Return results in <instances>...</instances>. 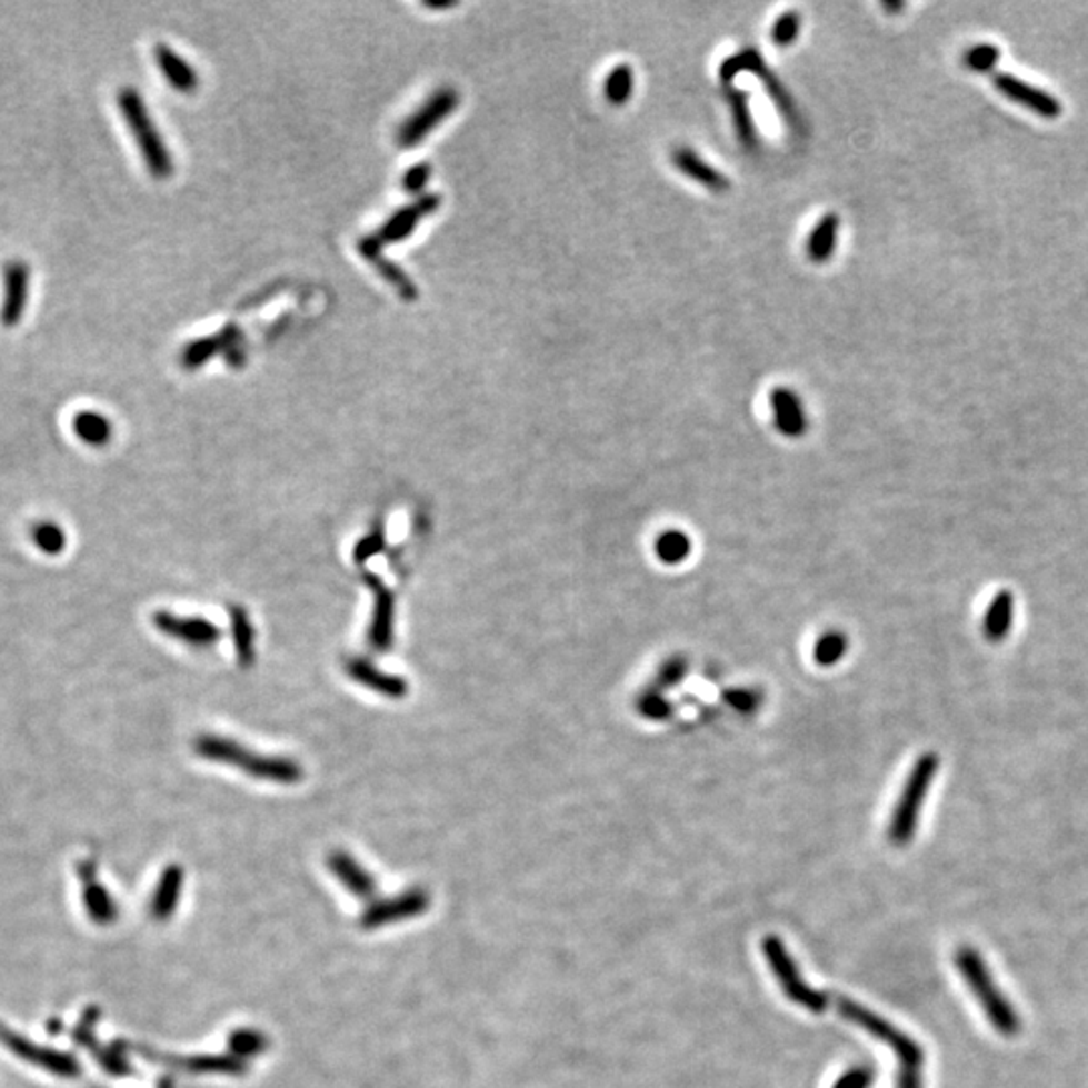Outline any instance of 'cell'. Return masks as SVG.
Instances as JSON below:
<instances>
[{
  "mask_svg": "<svg viewBox=\"0 0 1088 1088\" xmlns=\"http://www.w3.org/2000/svg\"><path fill=\"white\" fill-rule=\"evenodd\" d=\"M895 1088H924V1080H921V1068L899 1067L897 1080H895Z\"/></svg>",
  "mask_w": 1088,
  "mask_h": 1088,
  "instance_id": "43",
  "label": "cell"
},
{
  "mask_svg": "<svg viewBox=\"0 0 1088 1088\" xmlns=\"http://www.w3.org/2000/svg\"><path fill=\"white\" fill-rule=\"evenodd\" d=\"M605 98L613 106H626L633 93V71L629 66L615 67L605 81Z\"/></svg>",
  "mask_w": 1088,
  "mask_h": 1088,
  "instance_id": "32",
  "label": "cell"
},
{
  "mask_svg": "<svg viewBox=\"0 0 1088 1088\" xmlns=\"http://www.w3.org/2000/svg\"><path fill=\"white\" fill-rule=\"evenodd\" d=\"M994 86L1002 93L1004 98L1016 101L1024 108L1032 109L1036 116H1040V118L1056 119L1062 113V106L1058 99L1052 98L1050 93H1046L1038 87L1026 83L1018 77L998 73V76H994Z\"/></svg>",
  "mask_w": 1088,
  "mask_h": 1088,
  "instance_id": "15",
  "label": "cell"
},
{
  "mask_svg": "<svg viewBox=\"0 0 1088 1088\" xmlns=\"http://www.w3.org/2000/svg\"><path fill=\"white\" fill-rule=\"evenodd\" d=\"M1014 619V597L1010 591H1000L994 597L988 613L984 617V633L990 641H1002L1010 633Z\"/></svg>",
  "mask_w": 1088,
  "mask_h": 1088,
  "instance_id": "24",
  "label": "cell"
},
{
  "mask_svg": "<svg viewBox=\"0 0 1088 1088\" xmlns=\"http://www.w3.org/2000/svg\"><path fill=\"white\" fill-rule=\"evenodd\" d=\"M180 885H182L180 867H168L162 881L158 885V891L153 895L151 916L156 919H163V917L172 914L176 901H178V895H180Z\"/></svg>",
  "mask_w": 1088,
  "mask_h": 1088,
  "instance_id": "28",
  "label": "cell"
},
{
  "mask_svg": "<svg viewBox=\"0 0 1088 1088\" xmlns=\"http://www.w3.org/2000/svg\"><path fill=\"white\" fill-rule=\"evenodd\" d=\"M442 204V198L438 194H421L413 204L403 206L396 214L389 216L386 224L379 228L378 232L361 238L357 242V250L361 257L371 252H383L388 244H398L401 240L411 237L416 228L423 218L433 214Z\"/></svg>",
  "mask_w": 1088,
  "mask_h": 1088,
  "instance_id": "7",
  "label": "cell"
},
{
  "mask_svg": "<svg viewBox=\"0 0 1088 1088\" xmlns=\"http://www.w3.org/2000/svg\"><path fill=\"white\" fill-rule=\"evenodd\" d=\"M363 259L373 264V269L378 270L379 277L388 282V285H391V289L398 292L403 301H416L418 299L420 292H418L416 282L411 281L410 277L403 270L399 269L396 262L386 259L383 252H371V254H366Z\"/></svg>",
  "mask_w": 1088,
  "mask_h": 1088,
  "instance_id": "27",
  "label": "cell"
},
{
  "mask_svg": "<svg viewBox=\"0 0 1088 1088\" xmlns=\"http://www.w3.org/2000/svg\"><path fill=\"white\" fill-rule=\"evenodd\" d=\"M329 867H331V871L341 879V884L346 885L349 891H353L359 897H369V895L373 894V881H371V877L349 855H346V852H333L329 857Z\"/></svg>",
  "mask_w": 1088,
  "mask_h": 1088,
  "instance_id": "25",
  "label": "cell"
},
{
  "mask_svg": "<svg viewBox=\"0 0 1088 1088\" xmlns=\"http://www.w3.org/2000/svg\"><path fill=\"white\" fill-rule=\"evenodd\" d=\"M458 103H460V96L452 87H442L436 93H431L430 99L411 118L401 123L398 131L399 148L403 150L416 148L421 140L430 136L433 128L442 123L443 119L452 116Z\"/></svg>",
  "mask_w": 1088,
  "mask_h": 1088,
  "instance_id": "8",
  "label": "cell"
},
{
  "mask_svg": "<svg viewBox=\"0 0 1088 1088\" xmlns=\"http://www.w3.org/2000/svg\"><path fill=\"white\" fill-rule=\"evenodd\" d=\"M954 964L961 974V978L968 984L971 994L976 996V1000L980 1004V1008L986 1014V1018L990 1020L991 1026L1006 1038L1018 1036L1020 1026H1022L1018 1012L1014 1010L1012 1004L1008 1002V998L996 986V980L988 970L986 961L978 954V949H974L971 946H959L954 954Z\"/></svg>",
  "mask_w": 1088,
  "mask_h": 1088,
  "instance_id": "2",
  "label": "cell"
},
{
  "mask_svg": "<svg viewBox=\"0 0 1088 1088\" xmlns=\"http://www.w3.org/2000/svg\"><path fill=\"white\" fill-rule=\"evenodd\" d=\"M230 629H232V641H234L240 668H250L257 658L254 627H252V621L242 607L230 609Z\"/></svg>",
  "mask_w": 1088,
  "mask_h": 1088,
  "instance_id": "23",
  "label": "cell"
},
{
  "mask_svg": "<svg viewBox=\"0 0 1088 1088\" xmlns=\"http://www.w3.org/2000/svg\"><path fill=\"white\" fill-rule=\"evenodd\" d=\"M637 710L649 720H663V718H668L669 711H671V703L666 700L661 690L651 688V690H646L639 696Z\"/></svg>",
  "mask_w": 1088,
  "mask_h": 1088,
  "instance_id": "34",
  "label": "cell"
},
{
  "mask_svg": "<svg viewBox=\"0 0 1088 1088\" xmlns=\"http://www.w3.org/2000/svg\"><path fill=\"white\" fill-rule=\"evenodd\" d=\"M426 909V895L421 891L403 895L398 901H389L388 906H378L369 909L363 926L378 927L388 921H399L401 917L416 916Z\"/></svg>",
  "mask_w": 1088,
  "mask_h": 1088,
  "instance_id": "21",
  "label": "cell"
},
{
  "mask_svg": "<svg viewBox=\"0 0 1088 1088\" xmlns=\"http://www.w3.org/2000/svg\"><path fill=\"white\" fill-rule=\"evenodd\" d=\"M800 14L798 12H785L778 17V21L775 22L772 27V41H775L778 47H788V44L795 43L798 39V33H800Z\"/></svg>",
  "mask_w": 1088,
  "mask_h": 1088,
  "instance_id": "36",
  "label": "cell"
},
{
  "mask_svg": "<svg viewBox=\"0 0 1088 1088\" xmlns=\"http://www.w3.org/2000/svg\"><path fill=\"white\" fill-rule=\"evenodd\" d=\"M222 353L227 357L228 366L240 367L247 361V347H244V335L238 329L237 325H227L218 333L202 339H194L183 347L180 363L186 369H198L206 366L212 357Z\"/></svg>",
  "mask_w": 1088,
  "mask_h": 1088,
  "instance_id": "9",
  "label": "cell"
},
{
  "mask_svg": "<svg viewBox=\"0 0 1088 1088\" xmlns=\"http://www.w3.org/2000/svg\"><path fill=\"white\" fill-rule=\"evenodd\" d=\"M194 752L208 762L232 766L244 775L277 782V785H297L302 778L301 765H297L287 756H264L252 752L237 740H230L218 733H202L194 740Z\"/></svg>",
  "mask_w": 1088,
  "mask_h": 1088,
  "instance_id": "1",
  "label": "cell"
},
{
  "mask_svg": "<svg viewBox=\"0 0 1088 1088\" xmlns=\"http://www.w3.org/2000/svg\"><path fill=\"white\" fill-rule=\"evenodd\" d=\"M762 954L775 971L776 980L787 994L790 1002L807 1008L808 1012L822 1014L829 1008L830 998L825 991L815 990L797 968L795 959L790 958L785 941L778 936H766L762 939Z\"/></svg>",
  "mask_w": 1088,
  "mask_h": 1088,
  "instance_id": "6",
  "label": "cell"
},
{
  "mask_svg": "<svg viewBox=\"0 0 1088 1088\" xmlns=\"http://www.w3.org/2000/svg\"><path fill=\"white\" fill-rule=\"evenodd\" d=\"M835 1004H837V1010H839V1014H841L845 1020L861 1026L865 1032H869L874 1038L889 1046L894 1050L895 1056L899 1058V1062H901L899 1067H924L926 1052H924V1048L917 1042L916 1038H911L904 1030L895 1028L894 1024L887 1022L884 1016L871 1012L869 1008H865L861 1004L852 1002L851 998L839 996Z\"/></svg>",
  "mask_w": 1088,
  "mask_h": 1088,
  "instance_id": "5",
  "label": "cell"
},
{
  "mask_svg": "<svg viewBox=\"0 0 1088 1088\" xmlns=\"http://www.w3.org/2000/svg\"><path fill=\"white\" fill-rule=\"evenodd\" d=\"M264 1038L257 1035V1032H248V1030H242V1032H237V1035L230 1038V1046L237 1055H257L262 1050L264 1046Z\"/></svg>",
  "mask_w": 1088,
  "mask_h": 1088,
  "instance_id": "41",
  "label": "cell"
},
{
  "mask_svg": "<svg viewBox=\"0 0 1088 1088\" xmlns=\"http://www.w3.org/2000/svg\"><path fill=\"white\" fill-rule=\"evenodd\" d=\"M31 539H33L34 547L41 550L43 555H49V557L61 555L67 547L66 530L59 527L57 522H53V520L37 522L31 528Z\"/></svg>",
  "mask_w": 1088,
  "mask_h": 1088,
  "instance_id": "29",
  "label": "cell"
},
{
  "mask_svg": "<svg viewBox=\"0 0 1088 1088\" xmlns=\"http://www.w3.org/2000/svg\"><path fill=\"white\" fill-rule=\"evenodd\" d=\"M73 431L81 442L93 446V448H101V446H108L111 442L113 426L106 416H101L98 411H79L73 418Z\"/></svg>",
  "mask_w": 1088,
  "mask_h": 1088,
  "instance_id": "26",
  "label": "cell"
},
{
  "mask_svg": "<svg viewBox=\"0 0 1088 1088\" xmlns=\"http://www.w3.org/2000/svg\"><path fill=\"white\" fill-rule=\"evenodd\" d=\"M847 649H849L847 637L839 631H830L827 636L820 637L819 643L815 647V659L820 666H835L847 653Z\"/></svg>",
  "mask_w": 1088,
  "mask_h": 1088,
  "instance_id": "33",
  "label": "cell"
},
{
  "mask_svg": "<svg viewBox=\"0 0 1088 1088\" xmlns=\"http://www.w3.org/2000/svg\"><path fill=\"white\" fill-rule=\"evenodd\" d=\"M367 587L373 591V617L369 627V641L378 651H388L393 643V619H396V597L388 585L376 575L367 572Z\"/></svg>",
  "mask_w": 1088,
  "mask_h": 1088,
  "instance_id": "13",
  "label": "cell"
},
{
  "mask_svg": "<svg viewBox=\"0 0 1088 1088\" xmlns=\"http://www.w3.org/2000/svg\"><path fill=\"white\" fill-rule=\"evenodd\" d=\"M728 101H730V108H732L733 123H736V130H738L740 140L743 143L755 146L756 130L752 111H750V99H748V96L743 91L733 89V91L728 93Z\"/></svg>",
  "mask_w": 1088,
  "mask_h": 1088,
  "instance_id": "31",
  "label": "cell"
},
{
  "mask_svg": "<svg viewBox=\"0 0 1088 1088\" xmlns=\"http://www.w3.org/2000/svg\"><path fill=\"white\" fill-rule=\"evenodd\" d=\"M79 877L83 881V904H86L87 914L91 916V919L101 926L116 921L118 907L109 897L108 891L98 884L96 865L91 861L83 862L79 867Z\"/></svg>",
  "mask_w": 1088,
  "mask_h": 1088,
  "instance_id": "17",
  "label": "cell"
},
{
  "mask_svg": "<svg viewBox=\"0 0 1088 1088\" xmlns=\"http://www.w3.org/2000/svg\"><path fill=\"white\" fill-rule=\"evenodd\" d=\"M118 108L140 148L141 158L151 176H156L158 180L170 178L173 173L172 153L166 148L162 136L158 133L156 123L151 121L150 111L146 108L140 93L131 87L121 89L118 93Z\"/></svg>",
  "mask_w": 1088,
  "mask_h": 1088,
  "instance_id": "3",
  "label": "cell"
},
{
  "mask_svg": "<svg viewBox=\"0 0 1088 1088\" xmlns=\"http://www.w3.org/2000/svg\"><path fill=\"white\" fill-rule=\"evenodd\" d=\"M386 549V535L381 528L376 527L371 530V535H367L363 539L359 540L356 545V550H353V559L359 565L369 561L371 557L379 555L381 550Z\"/></svg>",
  "mask_w": 1088,
  "mask_h": 1088,
  "instance_id": "37",
  "label": "cell"
},
{
  "mask_svg": "<svg viewBox=\"0 0 1088 1088\" xmlns=\"http://www.w3.org/2000/svg\"><path fill=\"white\" fill-rule=\"evenodd\" d=\"M839 227H841L839 216L827 214L822 216L819 224L812 228L807 242L808 257L812 262H827L832 257V252L837 248Z\"/></svg>",
  "mask_w": 1088,
  "mask_h": 1088,
  "instance_id": "22",
  "label": "cell"
},
{
  "mask_svg": "<svg viewBox=\"0 0 1088 1088\" xmlns=\"http://www.w3.org/2000/svg\"><path fill=\"white\" fill-rule=\"evenodd\" d=\"M938 766V756H919L916 766L911 768V772L907 776L906 787H904V792H901V797H899L897 805H895L891 822H889V830H887V837H889V841L895 847H906V845L914 841L917 820H919V815H921V805H924L927 792H929V787H931V782L936 778Z\"/></svg>",
  "mask_w": 1088,
  "mask_h": 1088,
  "instance_id": "4",
  "label": "cell"
},
{
  "mask_svg": "<svg viewBox=\"0 0 1088 1088\" xmlns=\"http://www.w3.org/2000/svg\"><path fill=\"white\" fill-rule=\"evenodd\" d=\"M160 1088H166V1087H160Z\"/></svg>",
  "mask_w": 1088,
  "mask_h": 1088,
  "instance_id": "45",
  "label": "cell"
},
{
  "mask_svg": "<svg viewBox=\"0 0 1088 1088\" xmlns=\"http://www.w3.org/2000/svg\"><path fill=\"white\" fill-rule=\"evenodd\" d=\"M153 626L163 636L178 639L190 647H212L222 637V631L202 617H180L170 611L153 615Z\"/></svg>",
  "mask_w": 1088,
  "mask_h": 1088,
  "instance_id": "10",
  "label": "cell"
},
{
  "mask_svg": "<svg viewBox=\"0 0 1088 1088\" xmlns=\"http://www.w3.org/2000/svg\"><path fill=\"white\" fill-rule=\"evenodd\" d=\"M656 552L659 559L668 565L686 561L691 552L690 537L681 530H666L656 542Z\"/></svg>",
  "mask_w": 1088,
  "mask_h": 1088,
  "instance_id": "30",
  "label": "cell"
},
{
  "mask_svg": "<svg viewBox=\"0 0 1088 1088\" xmlns=\"http://www.w3.org/2000/svg\"><path fill=\"white\" fill-rule=\"evenodd\" d=\"M0 1042L9 1046L14 1055L21 1056L24 1060H29V1062H33L37 1067L44 1068L53 1075L67 1078L79 1075V1062L73 1056L31 1045L29 1040H22L21 1036H17L9 1028H4L2 1024H0Z\"/></svg>",
  "mask_w": 1088,
  "mask_h": 1088,
  "instance_id": "12",
  "label": "cell"
},
{
  "mask_svg": "<svg viewBox=\"0 0 1088 1088\" xmlns=\"http://www.w3.org/2000/svg\"><path fill=\"white\" fill-rule=\"evenodd\" d=\"M29 282H31V270L21 260H12L4 267L2 307H0V321L4 327H14L21 321L29 301Z\"/></svg>",
  "mask_w": 1088,
  "mask_h": 1088,
  "instance_id": "14",
  "label": "cell"
},
{
  "mask_svg": "<svg viewBox=\"0 0 1088 1088\" xmlns=\"http://www.w3.org/2000/svg\"><path fill=\"white\" fill-rule=\"evenodd\" d=\"M874 1082L875 1068L859 1065V1067H852L851 1070L842 1072L832 1088H871Z\"/></svg>",
  "mask_w": 1088,
  "mask_h": 1088,
  "instance_id": "39",
  "label": "cell"
},
{
  "mask_svg": "<svg viewBox=\"0 0 1088 1088\" xmlns=\"http://www.w3.org/2000/svg\"><path fill=\"white\" fill-rule=\"evenodd\" d=\"M772 411L778 431L788 438H800L807 431V413L802 401L792 389L778 388L772 391Z\"/></svg>",
  "mask_w": 1088,
  "mask_h": 1088,
  "instance_id": "18",
  "label": "cell"
},
{
  "mask_svg": "<svg viewBox=\"0 0 1088 1088\" xmlns=\"http://www.w3.org/2000/svg\"><path fill=\"white\" fill-rule=\"evenodd\" d=\"M431 178V166L428 162L416 163L411 166L408 172L403 173V190L408 194H416L420 198L423 188L428 186Z\"/></svg>",
  "mask_w": 1088,
  "mask_h": 1088,
  "instance_id": "40",
  "label": "cell"
},
{
  "mask_svg": "<svg viewBox=\"0 0 1088 1088\" xmlns=\"http://www.w3.org/2000/svg\"><path fill=\"white\" fill-rule=\"evenodd\" d=\"M688 673V661L683 658H671L659 669L658 690H671Z\"/></svg>",
  "mask_w": 1088,
  "mask_h": 1088,
  "instance_id": "38",
  "label": "cell"
},
{
  "mask_svg": "<svg viewBox=\"0 0 1088 1088\" xmlns=\"http://www.w3.org/2000/svg\"><path fill=\"white\" fill-rule=\"evenodd\" d=\"M156 61H158V67H160V71L166 77V81L176 91H180V93H192L200 86L194 67L190 66L188 61H183L182 57L176 53L173 49H170L168 44H158L156 47Z\"/></svg>",
  "mask_w": 1088,
  "mask_h": 1088,
  "instance_id": "19",
  "label": "cell"
},
{
  "mask_svg": "<svg viewBox=\"0 0 1088 1088\" xmlns=\"http://www.w3.org/2000/svg\"><path fill=\"white\" fill-rule=\"evenodd\" d=\"M346 671L349 678L353 679L359 686L367 690L376 691L379 696H386L391 700H401L408 696V681L393 673H386L376 668L369 659L353 658L346 663Z\"/></svg>",
  "mask_w": 1088,
  "mask_h": 1088,
  "instance_id": "16",
  "label": "cell"
},
{
  "mask_svg": "<svg viewBox=\"0 0 1088 1088\" xmlns=\"http://www.w3.org/2000/svg\"><path fill=\"white\" fill-rule=\"evenodd\" d=\"M742 71H752V73H756V76L762 77V79H765L766 89L770 91V96H772V99H775L776 106L782 109V113L787 116L788 121H792V123H795L797 113H795V106H792V101H790V98H788L785 87L780 86V83H776V77L772 76V73H770V69L762 63L760 54L756 53L755 49H746V51H742V53L733 54V57H730L728 61H723L722 69H720V77H722L723 83H730L733 77L738 76V73H742Z\"/></svg>",
  "mask_w": 1088,
  "mask_h": 1088,
  "instance_id": "11",
  "label": "cell"
},
{
  "mask_svg": "<svg viewBox=\"0 0 1088 1088\" xmlns=\"http://www.w3.org/2000/svg\"><path fill=\"white\" fill-rule=\"evenodd\" d=\"M998 59H1000V49L990 43L976 44L964 57L966 66L970 67L971 71H978V73L991 71L998 63Z\"/></svg>",
  "mask_w": 1088,
  "mask_h": 1088,
  "instance_id": "35",
  "label": "cell"
},
{
  "mask_svg": "<svg viewBox=\"0 0 1088 1088\" xmlns=\"http://www.w3.org/2000/svg\"><path fill=\"white\" fill-rule=\"evenodd\" d=\"M726 701L736 708L738 711H743V713H750V711L758 710L760 706V693L755 690H730L726 691Z\"/></svg>",
  "mask_w": 1088,
  "mask_h": 1088,
  "instance_id": "42",
  "label": "cell"
},
{
  "mask_svg": "<svg viewBox=\"0 0 1088 1088\" xmlns=\"http://www.w3.org/2000/svg\"><path fill=\"white\" fill-rule=\"evenodd\" d=\"M673 163L678 166L679 172L690 176L691 180L703 183L710 190L722 192V190L730 188L728 178L722 172H718L716 168H711L710 163L703 162L700 156L690 148H679V150L673 151Z\"/></svg>",
  "mask_w": 1088,
  "mask_h": 1088,
  "instance_id": "20",
  "label": "cell"
},
{
  "mask_svg": "<svg viewBox=\"0 0 1088 1088\" xmlns=\"http://www.w3.org/2000/svg\"><path fill=\"white\" fill-rule=\"evenodd\" d=\"M426 7L433 9V11H446V9L456 7V2H426Z\"/></svg>",
  "mask_w": 1088,
  "mask_h": 1088,
  "instance_id": "44",
  "label": "cell"
}]
</instances>
